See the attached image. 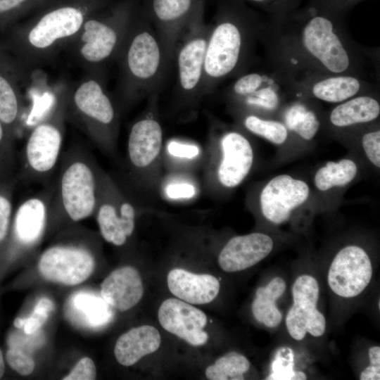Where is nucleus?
Masks as SVG:
<instances>
[{
	"label": "nucleus",
	"mask_w": 380,
	"mask_h": 380,
	"mask_svg": "<svg viewBox=\"0 0 380 380\" xmlns=\"http://www.w3.org/2000/svg\"><path fill=\"white\" fill-rule=\"evenodd\" d=\"M21 100L17 86L0 68V120L7 127H14L21 118Z\"/></svg>",
	"instance_id": "obj_32"
},
{
	"label": "nucleus",
	"mask_w": 380,
	"mask_h": 380,
	"mask_svg": "<svg viewBox=\"0 0 380 380\" xmlns=\"http://www.w3.org/2000/svg\"><path fill=\"white\" fill-rule=\"evenodd\" d=\"M362 149L373 166L380 167V129L379 127L367 129L361 137Z\"/></svg>",
	"instance_id": "obj_37"
},
{
	"label": "nucleus",
	"mask_w": 380,
	"mask_h": 380,
	"mask_svg": "<svg viewBox=\"0 0 380 380\" xmlns=\"http://www.w3.org/2000/svg\"><path fill=\"white\" fill-rule=\"evenodd\" d=\"M6 357L9 366L23 376L29 375L34 370L33 358L18 348L11 346L6 351Z\"/></svg>",
	"instance_id": "obj_39"
},
{
	"label": "nucleus",
	"mask_w": 380,
	"mask_h": 380,
	"mask_svg": "<svg viewBox=\"0 0 380 380\" xmlns=\"http://www.w3.org/2000/svg\"><path fill=\"white\" fill-rule=\"evenodd\" d=\"M203 160V152L194 143L171 139L163 146V164L166 172H193Z\"/></svg>",
	"instance_id": "obj_27"
},
{
	"label": "nucleus",
	"mask_w": 380,
	"mask_h": 380,
	"mask_svg": "<svg viewBox=\"0 0 380 380\" xmlns=\"http://www.w3.org/2000/svg\"><path fill=\"white\" fill-rule=\"evenodd\" d=\"M243 45L241 30L232 21H224L214 30L205 50L204 69L218 78L229 74L237 65Z\"/></svg>",
	"instance_id": "obj_15"
},
{
	"label": "nucleus",
	"mask_w": 380,
	"mask_h": 380,
	"mask_svg": "<svg viewBox=\"0 0 380 380\" xmlns=\"http://www.w3.org/2000/svg\"><path fill=\"white\" fill-rule=\"evenodd\" d=\"M65 118L80 128L103 153L116 151L118 115L100 82L85 77L77 86L67 89Z\"/></svg>",
	"instance_id": "obj_5"
},
{
	"label": "nucleus",
	"mask_w": 380,
	"mask_h": 380,
	"mask_svg": "<svg viewBox=\"0 0 380 380\" xmlns=\"http://www.w3.org/2000/svg\"><path fill=\"white\" fill-rule=\"evenodd\" d=\"M163 132L159 122L146 118L129 131L123 179H118L142 205L159 194L163 177Z\"/></svg>",
	"instance_id": "obj_4"
},
{
	"label": "nucleus",
	"mask_w": 380,
	"mask_h": 380,
	"mask_svg": "<svg viewBox=\"0 0 380 380\" xmlns=\"http://www.w3.org/2000/svg\"><path fill=\"white\" fill-rule=\"evenodd\" d=\"M83 5L53 7L18 31L16 47L24 63L34 66L48 62L66 49L89 16Z\"/></svg>",
	"instance_id": "obj_3"
},
{
	"label": "nucleus",
	"mask_w": 380,
	"mask_h": 380,
	"mask_svg": "<svg viewBox=\"0 0 380 380\" xmlns=\"http://www.w3.org/2000/svg\"><path fill=\"white\" fill-rule=\"evenodd\" d=\"M243 125L249 132L277 146L284 145L291 137L285 125L278 119L250 113L244 117Z\"/></svg>",
	"instance_id": "obj_31"
},
{
	"label": "nucleus",
	"mask_w": 380,
	"mask_h": 380,
	"mask_svg": "<svg viewBox=\"0 0 380 380\" xmlns=\"http://www.w3.org/2000/svg\"><path fill=\"white\" fill-rule=\"evenodd\" d=\"M12 211V205L8 197L0 194V242L6 236Z\"/></svg>",
	"instance_id": "obj_42"
},
{
	"label": "nucleus",
	"mask_w": 380,
	"mask_h": 380,
	"mask_svg": "<svg viewBox=\"0 0 380 380\" xmlns=\"http://www.w3.org/2000/svg\"><path fill=\"white\" fill-rule=\"evenodd\" d=\"M160 51L155 39L148 32L137 34L127 53V67L135 77L144 80L153 76L159 65Z\"/></svg>",
	"instance_id": "obj_25"
},
{
	"label": "nucleus",
	"mask_w": 380,
	"mask_h": 380,
	"mask_svg": "<svg viewBox=\"0 0 380 380\" xmlns=\"http://www.w3.org/2000/svg\"><path fill=\"white\" fill-rule=\"evenodd\" d=\"M5 125L0 120V146L2 145V144L4 141L5 138Z\"/></svg>",
	"instance_id": "obj_45"
},
{
	"label": "nucleus",
	"mask_w": 380,
	"mask_h": 380,
	"mask_svg": "<svg viewBox=\"0 0 380 380\" xmlns=\"http://www.w3.org/2000/svg\"><path fill=\"white\" fill-rule=\"evenodd\" d=\"M97 201L94 211L102 237L121 247L132 236L136 218L142 205L127 189L100 165L98 168Z\"/></svg>",
	"instance_id": "obj_8"
},
{
	"label": "nucleus",
	"mask_w": 380,
	"mask_h": 380,
	"mask_svg": "<svg viewBox=\"0 0 380 380\" xmlns=\"http://www.w3.org/2000/svg\"><path fill=\"white\" fill-rule=\"evenodd\" d=\"M67 90L56 97L47 113L32 128L25 151V170L30 182L43 186L52 179L59 164L64 137Z\"/></svg>",
	"instance_id": "obj_7"
},
{
	"label": "nucleus",
	"mask_w": 380,
	"mask_h": 380,
	"mask_svg": "<svg viewBox=\"0 0 380 380\" xmlns=\"http://www.w3.org/2000/svg\"><path fill=\"white\" fill-rule=\"evenodd\" d=\"M118 42L117 30L111 25L89 15L66 49L89 72L111 56Z\"/></svg>",
	"instance_id": "obj_13"
},
{
	"label": "nucleus",
	"mask_w": 380,
	"mask_h": 380,
	"mask_svg": "<svg viewBox=\"0 0 380 380\" xmlns=\"http://www.w3.org/2000/svg\"><path fill=\"white\" fill-rule=\"evenodd\" d=\"M274 241L268 234L253 232L232 237L221 249L217 261L226 272H236L258 264L272 252Z\"/></svg>",
	"instance_id": "obj_18"
},
{
	"label": "nucleus",
	"mask_w": 380,
	"mask_h": 380,
	"mask_svg": "<svg viewBox=\"0 0 380 380\" xmlns=\"http://www.w3.org/2000/svg\"><path fill=\"white\" fill-rule=\"evenodd\" d=\"M53 302L48 298H41L35 305L29 317L23 319V328L27 335L35 334L48 319L49 312L53 309Z\"/></svg>",
	"instance_id": "obj_35"
},
{
	"label": "nucleus",
	"mask_w": 380,
	"mask_h": 380,
	"mask_svg": "<svg viewBox=\"0 0 380 380\" xmlns=\"http://www.w3.org/2000/svg\"><path fill=\"white\" fill-rule=\"evenodd\" d=\"M33 0H0V17L13 14L25 8Z\"/></svg>",
	"instance_id": "obj_43"
},
{
	"label": "nucleus",
	"mask_w": 380,
	"mask_h": 380,
	"mask_svg": "<svg viewBox=\"0 0 380 380\" xmlns=\"http://www.w3.org/2000/svg\"><path fill=\"white\" fill-rule=\"evenodd\" d=\"M206 42L196 39L189 42L181 50L179 58L180 82L185 89H193L198 82L204 65Z\"/></svg>",
	"instance_id": "obj_29"
},
{
	"label": "nucleus",
	"mask_w": 380,
	"mask_h": 380,
	"mask_svg": "<svg viewBox=\"0 0 380 380\" xmlns=\"http://www.w3.org/2000/svg\"><path fill=\"white\" fill-rule=\"evenodd\" d=\"M200 191V184L194 173L186 172H166L159 187V194L172 202L190 201L195 199Z\"/></svg>",
	"instance_id": "obj_30"
},
{
	"label": "nucleus",
	"mask_w": 380,
	"mask_h": 380,
	"mask_svg": "<svg viewBox=\"0 0 380 380\" xmlns=\"http://www.w3.org/2000/svg\"><path fill=\"white\" fill-rule=\"evenodd\" d=\"M291 294L293 303L285 318L291 337L301 341L308 334L322 336L327 323L324 315L317 308L319 296L317 279L310 274L298 276L292 285Z\"/></svg>",
	"instance_id": "obj_9"
},
{
	"label": "nucleus",
	"mask_w": 380,
	"mask_h": 380,
	"mask_svg": "<svg viewBox=\"0 0 380 380\" xmlns=\"http://www.w3.org/2000/svg\"><path fill=\"white\" fill-rule=\"evenodd\" d=\"M99 166L91 153L82 145H72L61 154L49 222H77L94 214Z\"/></svg>",
	"instance_id": "obj_2"
},
{
	"label": "nucleus",
	"mask_w": 380,
	"mask_h": 380,
	"mask_svg": "<svg viewBox=\"0 0 380 380\" xmlns=\"http://www.w3.org/2000/svg\"><path fill=\"white\" fill-rule=\"evenodd\" d=\"M144 287L138 271L125 266L112 272L101 285V296L120 311L135 306L142 298Z\"/></svg>",
	"instance_id": "obj_19"
},
{
	"label": "nucleus",
	"mask_w": 380,
	"mask_h": 380,
	"mask_svg": "<svg viewBox=\"0 0 380 380\" xmlns=\"http://www.w3.org/2000/svg\"><path fill=\"white\" fill-rule=\"evenodd\" d=\"M260 6L270 16V20H277L298 8L303 0H248Z\"/></svg>",
	"instance_id": "obj_38"
},
{
	"label": "nucleus",
	"mask_w": 380,
	"mask_h": 380,
	"mask_svg": "<svg viewBox=\"0 0 380 380\" xmlns=\"http://www.w3.org/2000/svg\"><path fill=\"white\" fill-rule=\"evenodd\" d=\"M96 370L93 360L89 357H83L75 366L70 374L63 378V380H93L96 379Z\"/></svg>",
	"instance_id": "obj_40"
},
{
	"label": "nucleus",
	"mask_w": 380,
	"mask_h": 380,
	"mask_svg": "<svg viewBox=\"0 0 380 380\" xmlns=\"http://www.w3.org/2000/svg\"><path fill=\"white\" fill-rule=\"evenodd\" d=\"M271 373L266 379L269 380H303L306 374L294 369V354L291 348H279L271 364Z\"/></svg>",
	"instance_id": "obj_34"
},
{
	"label": "nucleus",
	"mask_w": 380,
	"mask_h": 380,
	"mask_svg": "<svg viewBox=\"0 0 380 380\" xmlns=\"http://www.w3.org/2000/svg\"><path fill=\"white\" fill-rule=\"evenodd\" d=\"M370 364L365 368L360 375V380L380 379V347L375 346L369 349Z\"/></svg>",
	"instance_id": "obj_41"
},
{
	"label": "nucleus",
	"mask_w": 380,
	"mask_h": 380,
	"mask_svg": "<svg viewBox=\"0 0 380 380\" xmlns=\"http://www.w3.org/2000/svg\"><path fill=\"white\" fill-rule=\"evenodd\" d=\"M311 99L296 94L279 112V120L290 135L305 141H312L319 132L321 120L312 108Z\"/></svg>",
	"instance_id": "obj_22"
},
{
	"label": "nucleus",
	"mask_w": 380,
	"mask_h": 380,
	"mask_svg": "<svg viewBox=\"0 0 380 380\" xmlns=\"http://www.w3.org/2000/svg\"><path fill=\"white\" fill-rule=\"evenodd\" d=\"M167 286L177 298L190 304H206L218 295L219 280L211 274H195L182 268L172 270L167 277Z\"/></svg>",
	"instance_id": "obj_20"
},
{
	"label": "nucleus",
	"mask_w": 380,
	"mask_h": 380,
	"mask_svg": "<svg viewBox=\"0 0 380 380\" xmlns=\"http://www.w3.org/2000/svg\"><path fill=\"white\" fill-rule=\"evenodd\" d=\"M160 342L161 337L156 328L150 325L137 327L118 338L114 354L120 365L131 366L144 356L156 351Z\"/></svg>",
	"instance_id": "obj_23"
},
{
	"label": "nucleus",
	"mask_w": 380,
	"mask_h": 380,
	"mask_svg": "<svg viewBox=\"0 0 380 380\" xmlns=\"http://www.w3.org/2000/svg\"><path fill=\"white\" fill-rule=\"evenodd\" d=\"M286 281L279 277L273 278L265 286L259 287L252 303L254 318L268 328L278 327L282 320V314L277 307L276 302L284 293Z\"/></svg>",
	"instance_id": "obj_26"
},
{
	"label": "nucleus",
	"mask_w": 380,
	"mask_h": 380,
	"mask_svg": "<svg viewBox=\"0 0 380 380\" xmlns=\"http://www.w3.org/2000/svg\"><path fill=\"white\" fill-rule=\"evenodd\" d=\"M254 151L243 133L227 131L212 139L203 153L204 186L213 196H220L238 187L249 175Z\"/></svg>",
	"instance_id": "obj_6"
},
{
	"label": "nucleus",
	"mask_w": 380,
	"mask_h": 380,
	"mask_svg": "<svg viewBox=\"0 0 380 380\" xmlns=\"http://www.w3.org/2000/svg\"><path fill=\"white\" fill-rule=\"evenodd\" d=\"M310 196V188L305 181L286 174L279 175L261 189L258 208L267 221L280 225L289 221Z\"/></svg>",
	"instance_id": "obj_10"
},
{
	"label": "nucleus",
	"mask_w": 380,
	"mask_h": 380,
	"mask_svg": "<svg viewBox=\"0 0 380 380\" xmlns=\"http://www.w3.org/2000/svg\"><path fill=\"white\" fill-rule=\"evenodd\" d=\"M38 267L46 279L65 285L85 281L95 267V258L85 245L56 244L40 256Z\"/></svg>",
	"instance_id": "obj_11"
},
{
	"label": "nucleus",
	"mask_w": 380,
	"mask_h": 380,
	"mask_svg": "<svg viewBox=\"0 0 380 380\" xmlns=\"http://www.w3.org/2000/svg\"><path fill=\"white\" fill-rule=\"evenodd\" d=\"M66 310L73 322L90 329L106 326L113 317L111 306L101 296L89 291L73 294L67 303Z\"/></svg>",
	"instance_id": "obj_24"
},
{
	"label": "nucleus",
	"mask_w": 380,
	"mask_h": 380,
	"mask_svg": "<svg viewBox=\"0 0 380 380\" xmlns=\"http://www.w3.org/2000/svg\"><path fill=\"white\" fill-rule=\"evenodd\" d=\"M372 89L374 85L362 77L346 74H312L296 84L298 95L331 104L372 92Z\"/></svg>",
	"instance_id": "obj_14"
},
{
	"label": "nucleus",
	"mask_w": 380,
	"mask_h": 380,
	"mask_svg": "<svg viewBox=\"0 0 380 380\" xmlns=\"http://www.w3.org/2000/svg\"><path fill=\"white\" fill-rule=\"evenodd\" d=\"M337 8L347 13L363 0H326Z\"/></svg>",
	"instance_id": "obj_44"
},
{
	"label": "nucleus",
	"mask_w": 380,
	"mask_h": 380,
	"mask_svg": "<svg viewBox=\"0 0 380 380\" xmlns=\"http://www.w3.org/2000/svg\"><path fill=\"white\" fill-rule=\"evenodd\" d=\"M249 360L242 354L229 353L218 358L205 369V376L210 380L243 379V374L250 368Z\"/></svg>",
	"instance_id": "obj_33"
},
{
	"label": "nucleus",
	"mask_w": 380,
	"mask_h": 380,
	"mask_svg": "<svg viewBox=\"0 0 380 380\" xmlns=\"http://www.w3.org/2000/svg\"><path fill=\"white\" fill-rule=\"evenodd\" d=\"M191 0H153V11L162 20H172L182 16L190 8Z\"/></svg>",
	"instance_id": "obj_36"
},
{
	"label": "nucleus",
	"mask_w": 380,
	"mask_h": 380,
	"mask_svg": "<svg viewBox=\"0 0 380 380\" xmlns=\"http://www.w3.org/2000/svg\"><path fill=\"white\" fill-rule=\"evenodd\" d=\"M54 179L37 193L25 199L18 208L13 221V233L23 247H32L42 237L49 224Z\"/></svg>",
	"instance_id": "obj_16"
},
{
	"label": "nucleus",
	"mask_w": 380,
	"mask_h": 380,
	"mask_svg": "<svg viewBox=\"0 0 380 380\" xmlns=\"http://www.w3.org/2000/svg\"><path fill=\"white\" fill-rule=\"evenodd\" d=\"M357 172V163L350 158L328 161L315 172L314 186L321 192L342 189L355 179Z\"/></svg>",
	"instance_id": "obj_28"
},
{
	"label": "nucleus",
	"mask_w": 380,
	"mask_h": 380,
	"mask_svg": "<svg viewBox=\"0 0 380 380\" xmlns=\"http://www.w3.org/2000/svg\"><path fill=\"white\" fill-rule=\"evenodd\" d=\"M160 325L168 332L190 345L205 344L208 334L203 331L207 323L205 314L182 300L169 298L160 305L158 312Z\"/></svg>",
	"instance_id": "obj_17"
},
{
	"label": "nucleus",
	"mask_w": 380,
	"mask_h": 380,
	"mask_svg": "<svg viewBox=\"0 0 380 380\" xmlns=\"http://www.w3.org/2000/svg\"><path fill=\"white\" fill-rule=\"evenodd\" d=\"M379 115V100L372 91L336 104L329 113L328 122L335 129L353 128L375 122Z\"/></svg>",
	"instance_id": "obj_21"
},
{
	"label": "nucleus",
	"mask_w": 380,
	"mask_h": 380,
	"mask_svg": "<svg viewBox=\"0 0 380 380\" xmlns=\"http://www.w3.org/2000/svg\"><path fill=\"white\" fill-rule=\"evenodd\" d=\"M347 13L326 0H309L277 20L269 21V51L296 82L312 74L363 77L369 56L350 37Z\"/></svg>",
	"instance_id": "obj_1"
},
{
	"label": "nucleus",
	"mask_w": 380,
	"mask_h": 380,
	"mask_svg": "<svg viewBox=\"0 0 380 380\" xmlns=\"http://www.w3.org/2000/svg\"><path fill=\"white\" fill-rule=\"evenodd\" d=\"M372 274V264L367 251L360 246L350 244L341 248L334 257L327 281L336 295L351 298L366 289Z\"/></svg>",
	"instance_id": "obj_12"
},
{
	"label": "nucleus",
	"mask_w": 380,
	"mask_h": 380,
	"mask_svg": "<svg viewBox=\"0 0 380 380\" xmlns=\"http://www.w3.org/2000/svg\"><path fill=\"white\" fill-rule=\"evenodd\" d=\"M4 369H5V366H4L3 355H2V352H1V350L0 349V378L2 377V376L4 374Z\"/></svg>",
	"instance_id": "obj_46"
}]
</instances>
